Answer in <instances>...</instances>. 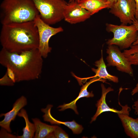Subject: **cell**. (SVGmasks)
Returning a JSON list of instances; mask_svg holds the SVG:
<instances>
[{
	"mask_svg": "<svg viewBox=\"0 0 138 138\" xmlns=\"http://www.w3.org/2000/svg\"><path fill=\"white\" fill-rule=\"evenodd\" d=\"M42 58L38 49L19 54L2 48L0 52V63L13 71L16 82L39 79L42 72Z\"/></svg>",
	"mask_w": 138,
	"mask_h": 138,
	"instance_id": "cell-1",
	"label": "cell"
},
{
	"mask_svg": "<svg viewBox=\"0 0 138 138\" xmlns=\"http://www.w3.org/2000/svg\"><path fill=\"white\" fill-rule=\"evenodd\" d=\"M2 48L19 54L38 49L37 28L33 21L2 25L0 34Z\"/></svg>",
	"mask_w": 138,
	"mask_h": 138,
	"instance_id": "cell-2",
	"label": "cell"
},
{
	"mask_svg": "<svg viewBox=\"0 0 138 138\" xmlns=\"http://www.w3.org/2000/svg\"><path fill=\"white\" fill-rule=\"evenodd\" d=\"M39 15L32 0H3L0 6L2 25L33 21Z\"/></svg>",
	"mask_w": 138,
	"mask_h": 138,
	"instance_id": "cell-3",
	"label": "cell"
},
{
	"mask_svg": "<svg viewBox=\"0 0 138 138\" xmlns=\"http://www.w3.org/2000/svg\"><path fill=\"white\" fill-rule=\"evenodd\" d=\"M106 26V30L113 34V38L106 42L108 45H115L120 49L125 50L130 47L136 40L138 32L133 24L127 26L107 23Z\"/></svg>",
	"mask_w": 138,
	"mask_h": 138,
	"instance_id": "cell-4",
	"label": "cell"
},
{
	"mask_svg": "<svg viewBox=\"0 0 138 138\" xmlns=\"http://www.w3.org/2000/svg\"><path fill=\"white\" fill-rule=\"evenodd\" d=\"M41 19L49 25L64 19L63 11L67 3L64 0H32Z\"/></svg>",
	"mask_w": 138,
	"mask_h": 138,
	"instance_id": "cell-5",
	"label": "cell"
},
{
	"mask_svg": "<svg viewBox=\"0 0 138 138\" xmlns=\"http://www.w3.org/2000/svg\"><path fill=\"white\" fill-rule=\"evenodd\" d=\"M33 21L39 34V43L38 49L42 57L46 58L52 50L49 45L50 39L52 36L63 32V29L61 27L54 28L50 26L41 19L39 15L36 17Z\"/></svg>",
	"mask_w": 138,
	"mask_h": 138,
	"instance_id": "cell-6",
	"label": "cell"
},
{
	"mask_svg": "<svg viewBox=\"0 0 138 138\" xmlns=\"http://www.w3.org/2000/svg\"><path fill=\"white\" fill-rule=\"evenodd\" d=\"M109 12L119 19L122 24H133L136 20V6L134 0H118Z\"/></svg>",
	"mask_w": 138,
	"mask_h": 138,
	"instance_id": "cell-7",
	"label": "cell"
},
{
	"mask_svg": "<svg viewBox=\"0 0 138 138\" xmlns=\"http://www.w3.org/2000/svg\"><path fill=\"white\" fill-rule=\"evenodd\" d=\"M106 53L108 54L106 58L108 66H115L119 71L127 73L131 76H133L131 64L117 46L108 45Z\"/></svg>",
	"mask_w": 138,
	"mask_h": 138,
	"instance_id": "cell-8",
	"label": "cell"
},
{
	"mask_svg": "<svg viewBox=\"0 0 138 138\" xmlns=\"http://www.w3.org/2000/svg\"><path fill=\"white\" fill-rule=\"evenodd\" d=\"M63 15L65 20L71 24L83 22L91 16L88 11L75 1L67 3L64 9Z\"/></svg>",
	"mask_w": 138,
	"mask_h": 138,
	"instance_id": "cell-9",
	"label": "cell"
},
{
	"mask_svg": "<svg viewBox=\"0 0 138 138\" xmlns=\"http://www.w3.org/2000/svg\"><path fill=\"white\" fill-rule=\"evenodd\" d=\"M101 96L100 99L97 101L96 105L97 110L93 116L92 118L90 123L95 121L97 117L102 113L107 111H111L117 113H123L129 114L131 109L127 105L122 106V109L121 110H118L113 108L110 107L107 104L106 98L107 94L109 92L113 91L111 87L106 88L103 84H101Z\"/></svg>",
	"mask_w": 138,
	"mask_h": 138,
	"instance_id": "cell-10",
	"label": "cell"
},
{
	"mask_svg": "<svg viewBox=\"0 0 138 138\" xmlns=\"http://www.w3.org/2000/svg\"><path fill=\"white\" fill-rule=\"evenodd\" d=\"M27 104L26 98L21 96L18 99L13 105L12 109L5 113L0 114V117L4 116V119L0 122V126L8 132H12L10 127V124L12 121H14L19 111Z\"/></svg>",
	"mask_w": 138,
	"mask_h": 138,
	"instance_id": "cell-11",
	"label": "cell"
},
{
	"mask_svg": "<svg viewBox=\"0 0 138 138\" xmlns=\"http://www.w3.org/2000/svg\"><path fill=\"white\" fill-rule=\"evenodd\" d=\"M98 81L105 82V80L100 78L97 77L92 78L89 81L86 82L83 85L81 88L80 90L78 96L76 99L68 103L64 104L59 106L57 108H60L59 110L60 111H64L67 109H71L73 110L77 114L78 113L77 109V107L76 103L77 100L80 98L86 97V98L92 97L94 96V95L92 91L89 92L87 90V88L88 86L91 83Z\"/></svg>",
	"mask_w": 138,
	"mask_h": 138,
	"instance_id": "cell-12",
	"label": "cell"
},
{
	"mask_svg": "<svg viewBox=\"0 0 138 138\" xmlns=\"http://www.w3.org/2000/svg\"><path fill=\"white\" fill-rule=\"evenodd\" d=\"M52 107V105H49L45 109H41L42 111L45 113L43 116L44 121L49 122L52 124L64 125L71 129L74 134H79L82 133L83 130V127L74 120L72 121L63 122L57 120L53 118L50 113L51 109Z\"/></svg>",
	"mask_w": 138,
	"mask_h": 138,
	"instance_id": "cell-13",
	"label": "cell"
},
{
	"mask_svg": "<svg viewBox=\"0 0 138 138\" xmlns=\"http://www.w3.org/2000/svg\"><path fill=\"white\" fill-rule=\"evenodd\" d=\"M127 135L132 138H138V118H133L129 114H118Z\"/></svg>",
	"mask_w": 138,
	"mask_h": 138,
	"instance_id": "cell-14",
	"label": "cell"
},
{
	"mask_svg": "<svg viewBox=\"0 0 138 138\" xmlns=\"http://www.w3.org/2000/svg\"><path fill=\"white\" fill-rule=\"evenodd\" d=\"M101 52V57L99 60L95 62V65L97 67V68H91L92 71L95 74V75L92 77L85 78V79L86 80L91 78L97 77L102 79H107L115 83H118L119 82L118 78L116 76L110 74L108 72L106 66L103 60L102 50Z\"/></svg>",
	"mask_w": 138,
	"mask_h": 138,
	"instance_id": "cell-15",
	"label": "cell"
},
{
	"mask_svg": "<svg viewBox=\"0 0 138 138\" xmlns=\"http://www.w3.org/2000/svg\"><path fill=\"white\" fill-rule=\"evenodd\" d=\"M78 4L90 14L91 15L98 13L105 8L110 9V3L104 0H79Z\"/></svg>",
	"mask_w": 138,
	"mask_h": 138,
	"instance_id": "cell-16",
	"label": "cell"
},
{
	"mask_svg": "<svg viewBox=\"0 0 138 138\" xmlns=\"http://www.w3.org/2000/svg\"><path fill=\"white\" fill-rule=\"evenodd\" d=\"M35 127L34 138H47L54 130L57 125H49L41 122L37 118L32 119Z\"/></svg>",
	"mask_w": 138,
	"mask_h": 138,
	"instance_id": "cell-17",
	"label": "cell"
},
{
	"mask_svg": "<svg viewBox=\"0 0 138 138\" xmlns=\"http://www.w3.org/2000/svg\"><path fill=\"white\" fill-rule=\"evenodd\" d=\"M17 115L23 117L26 123V126L23 128L22 131L23 134L21 136H17L19 138H32L34 137L35 129L34 123H31L29 120L28 115L26 111L24 109L22 108L18 112Z\"/></svg>",
	"mask_w": 138,
	"mask_h": 138,
	"instance_id": "cell-18",
	"label": "cell"
},
{
	"mask_svg": "<svg viewBox=\"0 0 138 138\" xmlns=\"http://www.w3.org/2000/svg\"><path fill=\"white\" fill-rule=\"evenodd\" d=\"M123 53L131 65H138V44L132 45L129 49L124 50Z\"/></svg>",
	"mask_w": 138,
	"mask_h": 138,
	"instance_id": "cell-19",
	"label": "cell"
},
{
	"mask_svg": "<svg viewBox=\"0 0 138 138\" xmlns=\"http://www.w3.org/2000/svg\"><path fill=\"white\" fill-rule=\"evenodd\" d=\"M69 136L68 134L61 127L57 126L54 131L47 138H67Z\"/></svg>",
	"mask_w": 138,
	"mask_h": 138,
	"instance_id": "cell-20",
	"label": "cell"
},
{
	"mask_svg": "<svg viewBox=\"0 0 138 138\" xmlns=\"http://www.w3.org/2000/svg\"><path fill=\"white\" fill-rule=\"evenodd\" d=\"M15 83L9 77L6 72L3 76L0 79V84L1 86H13Z\"/></svg>",
	"mask_w": 138,
	"mask_h": 138,
	"instance_id": "cell-21",
	"label": "cell"
},
{
	"mask_svg": "<svg viewBox=\"0 0 138 138\" xmlns=\"http://www.w3.org/2000/svg\"><path fill=\"white\" fill-rule=\"evenodd\" d=\"M2 128L0 131V138H17V136L7 133L8 132L7 130Z\"/></svg>",
	"mask_w": 138,
	"mask_h": 138,
	"instance_id": "cell-22",
	"label": "cell"
},
{
	"mask_svg": "<svg viewBox=\"0 0 138 138\" xmlns=\"http://www.w3.org/2000/svg\"><path fill=\"white\" fill-rule=\"evenodd\" d=\"M6 72L9 77L15 83L16 82L15 76L13 71L9 68L7 67Z\"/></svg>",
	"mask_w": 138,
	"mask_h": 138,
	"instance_id": "cell-23",
	"label": "cell"
},
{
	"mask_svg": "<svg viewBox=\"0 0 138 138\" xmlns=\"http://www.w3.org/2000/svg\"><path fill=\"white\" fill-rule=\"evenodd\" d=\"M133 108L135 110V113L136 115H138V99L134 103L132 106Z\"/></svg>",
	"mask_w": 138,
	"mask_h": 138,
	"instance_id": "cell-24",
	"label": "cell"
},
{
	"mask_svg": "<svg viewBox=\"0 0 138 138\" xmlns=\"http://www.w3.org/2000/svg\"><path fill=\"white\" fill-rule=\"evenodd\" d=\"M133 24L135 26L138 32V35L136 40L132 44L133 45H134L136 44H138V20L136 19L133 22Z\"/></svg>",
	"mask_w": 138,
	"mask_h": 138,
	"instance_id": "cell-25",
	"label": "cell"
},
{
	"mask_svg": "<svg viewBox=\"0 0 138 138\" xmlns=\"http://www.w3.org/2000/svg\"><path fill=\"white\" fill-rule=\"evenodd\" d=\"M138 93V83L136 84L135 87L132 89L131 94L132 95H133Z\"/></svg>",
	"mask_w": 138,
	"mask_h": 138,
	"instance_id": "cell-26",
	"label": "cell"
},
{
	"mask_svg": "<svg viewBox=\"0 0 138 138\" xmlns=\"http://www.w3.org/2000/svg\"><path fill=\"white\" fill-rule=\"evenodd\" d=\"M135 1L136 6V11L135 16L136 19L138 20V0H134Z\"/></svg>",
	"mask_w": 138,
	"mask_h": 138,
	"instance_id": "cell-27",
	"label": "cell"
},
{
	"mask_svg": "<svg viewBox=\"0 0 138 138\" xmlns=\"http://www.w3.org/2000/svg\"><path fill=\"white\" fill-rule=\"evenodd\" d=\"M117 0H107V1L109 2L110 3L111 7L112 5L116 3Z\"/></svg>",
	"mask_w": 138,
	"mask_h": 138,
	"instance_id": "cell-28",
	"label": "cell"
},
{
	"mask_svg": "<svg viewBox=\"0 0 138 138\" xmlns=\"http://www.w3.org/2000/svg\"><path fill=\"white\" fill-rule=\"evenodd\" d=\"M79 0H69L68 2H78ZM105 1H107V0H104Z\"/></svg>",
	"mask_w": 138,
	"mask_h": 138,
	"instance_id": "cell-29",
	"label": "cell"
}]
</instances>
